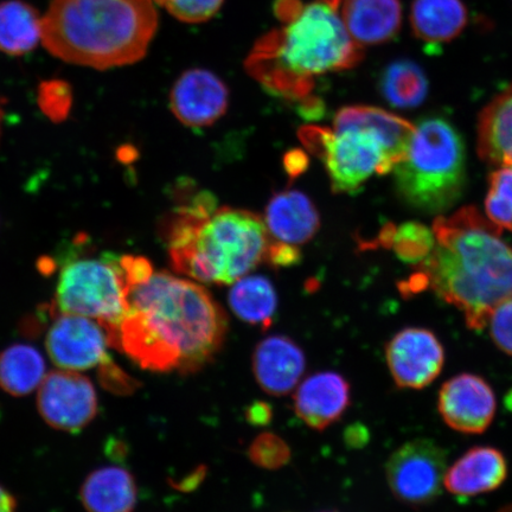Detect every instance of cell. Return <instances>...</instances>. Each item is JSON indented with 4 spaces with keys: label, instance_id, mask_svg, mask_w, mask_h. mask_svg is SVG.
Segmentation results:
<instances>
[{
    "label": "cell",
    "instance_id": "cell-25",
    "mask_svg": "<svg viewBox=\"0 0 512 512\" xmlns=\"http://www.w3.org/2000/svg\"><path fill=\"white\" fill-rule=\"evenodd\" d=\"M41 21L37 11L21 0L0 4V50L11 56L34 50L41 40Z\"/></svg>",
    "mask_w": 512,
    "mask_h": 512
},
{
    "label": "cell",
    "instance_id": "cell-5",
    "mask_svg": "<svg viewBox=\"0 0 512 512\" xmlns=\"http://www.w3.org/2000/svg\"><path fill=\"white\" fill-rule=\"evenodd\" d=\"M157 28L152 0H53L41 40L63 61L105 70L142 60Z\"/></svg>",
    "mask_w": 512,
    "mask_h": 512
},
{
    "label": "cell",
    "instance_id": "cell-33",
    "mask_svg": "<svg viewBox=\"0 0 512 512\" xmlns=\"http://www.w3.org/2000/svg\"><path fill=\"white\" fill-rule=\"evenodd\" d=\"M100 380L102 386L117 394H131L139 384L128 376L125 371L117 366L112 360H108L100 366Z\"/></svg>",
    "mask_w": 512,
    "mask_h": 512
},
{
    "label": "cell",
    "instance_id": "cell-20",
    "mask_svg": "<svg viewBox=\"0 0 512 512\" xmlns=\"http://www.w3.org/2000/svg\"><path fill=\"white\" fill-rule=\"evenodd\" d=\"M477 150L485 163L512 168V83L479 114Z\"/></svg>",
    "mask_w": 512,
    "mask_h": 512
},
{
    "label": "cell",
    "instance_id": "cell-9",
    "mask_svg": "<svg viewBox=\"0 0 512 512\" xmlns=\"http://www.w3.org/2000/svg\"><path fill=\"white\" fill-rule=\"evenodd\" d=\"M446 470L443 447L430 439H414L390 456L386 477L398 501L419 508L437 501L443 491Z\"/></svg>",
    "mask_w": 512,
    "mask_h": 512
},
{
    "label": "cell",
    "instance_id": "cell-8",
    "mask_svg": "<svg viewBox=\"0 0 512 512\" xmlns=\"http://www.w3.org/2000/svg\"><path fill=\"white\" fill-rule=\"evenodd\" d=\"M130 285L120 258H78L63 266L51 309L96 320L113 347L128 311Z\"/></svg>",
    "mask_w": 512,
    "mask_h": 512
},
{
    "label": "cell",
    "instance_id": "cell-15",
    "mask_svg": "<svg viewBox=\"0 0 512 512\" xmlns=\"http://www.w3.org/2000/svg\"><path fill=\"white\" fill-rule=\"evenodd\" d=\"M351 402L350 384L335 371L313 374L298 384L294 412L316 431L334 425L347 412Z\"/></svg>",
    "mask_w": 512,
    "mask_h": 512
},
{
    "label": "cell",
    "instance_id": "cell-13",
    "mask_svg": "<svg viewBox=\"0 0 512 512\" xmlns=\"http://www.w3.org/2000/svg\"><path fill=\"white\" fill-rule=\"evenodd\" d=\"M438 411L452 430L482 434L495 419L497 399L494 389L482 376L463 373L441 386Z\"/></svg>",
    "mask_w": 512,
    "mask_h": 512
},
{
    "label": "cell",
    "instance_id": "cell-1",
    "mask_svg": "<svg viewBox=\"0 0 512 512\" xmlns=\"http://www.w3.org/2000/svg\"><path fill=\"white\" fill-rule=\"evenodd\" d=\"M227 331L226 312L207 288L153 272L130 288L113 347L145 370L191 375L215 360Z\"/></svg>",
    "mask_w": 512,
    "mask_h": 512
},
{
    "label": "cell",
    "instance_id": "cell-30",
    "mask_svg": "<svg viewBox=\"0 0 512 512\" xmlns=\"http://www.w3.org/2000/svg\"><path fill=\"white\" fill-rule=\"evenodd\" d=\"M73 93L67 82L50 80L38 88V106L54 123L66 120L72 108Z\"/></svg>",
    "mask_w": 512,
    "mask_h": 512
},
{
    "label": "cell",
    "instance_id": "cell-16",
    "mask_svg": "<svg viewBox=\"0 0 512 512\" xmlns=\"http://www.w3.org/2000/svg\"><path fill=\"white\" fill-rule=\"evenodd\" d=\"M253 373L264 392L273 396L290 394L298 387L306 368L305 355L286 336H270L254 350Z\"/></svg>",
    "mask_w": 512,
    "mask_h": 512
},
{
    "label": "cell",
    "instance_id": "cell-31",
    "mask_svg": "<svg viewBox=\"0 0 512 512\" xmlns=\"http://www.w3.org/2000/svg\"><path fill=\"white\" fill-rule=\"evenodd\" d=\"M155 2L179 21L187 23L208 21L217 14L223 4V0H155Z\"/></svg>",
    "mask_w": 512,
    "mask_h": 512
},
{
    "label": "cell",
    "instance_id": "cell-6",
    "mask_svg": "<svg viewBox=\"0 0 512 512\" xmlns=\"http://www.w3.org/2000/svg\"><path fill=\"white\" fill-rule=\"evenodd\" d=\"M334 123V131L307 126L299 134L323 160L337 194H355L371 177L392 172L415 131L411 121L373 106L343 107Z\"/></svg>",
    "mask_w": 512,
    "mask_h": 512
},
{
    "label": "cell",
    "instance_id": "cell-29",
    "mask_svg": "<svg viewBox=\"0 0 512 512\" xmlns=\"http://www.w3.org/2000/svg\"><path fill=\"white\" fill-rule=\"evenodd\" d=\"M248 457L261 469L278 470L290 462L291 448L279 435L265 432L252 441Z\"/></svg>",
    "mask_w": 512,
    "mask_h": 512
},
{
    "label": "cell",
    "instance_id": "cell-2",
    "mask_svg": "<svg viewBox=\"0 0 512 512\" xmlns=\"http://www.w3.org/2000/svg\"><path fill=\"white\" fill-rule=\"evenodd\" d=\"M432 253L401 290H431L463 313L467 328L483 330L491 312L512 297V248L502 229L475 207L438 216Z\"/></svg>",
    "mask_w": 512,
    "mask_h": 512
},
{
    "label": "cell",
    "instance_id": "cell-19",
    "mask_svg": "<svg viewBox=\"0 0 512 512\" xmlns=\"http://www.w3.org/2000/svg\"><path fill=\"white\" fill-rule=\"evenodd\" d=\"M265 223L274 241L293 247L309 242L320 227L315 204L298 190L274 195L267 204Z\"/></svg>",
    "mask_w": 512,
    "mask_h": 512
},
{
    "label": "cell",
    "instance_id": "cell-22",
    "mask_svg": "<svg viewBox=\"0 0 512 512\" xmlns=\"http://www.w3.org/2000/svg\"><path fill=\"white\" fill-rule=\"evenodd\" d=\"M467 23L462 0H414L411 24L414 35L426 43H445L460 35Z\"/></svg>",
    "mask_w": 512,
    "mask_h": 512
},
{
    "label": "cell",
    "instance_id": "cell-21",
    "mask_svg": "<svg viewBox=\"0 0 512 512\" xmlns=\"http://www.w3.org/2000/svg\"><path fill=\"white\" fill-rule=\"evenodd\" d=\"M80 497L87 512H132L138 489L136 480L126 469L107 466L86 478Z\"/></svg>",
    "mask_w": 512,
    "mask_h": 512
},
{
    "label": "cell",
    "instance_id": "cell-12",
    "mask_svg": "<svg viewBox=\"0 0 512 512\" xmlns=\"http://www.w3.org/2000/svg\"><path fill=\"white\" fill-rule=\"evenodd\" d=\"M389 373L401 389H424L443 371L445 349L433 331L406 328L395 334L387 344Z\"/></svg>",
    "mask_w": 512,
    "mask_h": 512
},
{
    "label": "cell",
    "instance_id": "cell-32",
    "mask_svg": "<svg viewBox=\"0 0 512 512\" xmlns=\"http://www.w3.org/2000/svg\"><path fill=\"white\" fill-rule=\"evenodd\" d=\"M486 328H489L496 347L512 356V297L491 312Z\"/></svg>",
    "mask_w": 512,
    "mask_h": 512
},
{
    "label": "cell",
    "instance_id": "cell-10",
    "mask_svg": "<svg viewBox=\"0 0 512 512\" xmlns=\"http://www.w3.org/2000/svg\"><path fill=\"white\" fill-rule=\"evenodd\" d=\"M37 407L50 427L79 433L98 414V394L91 380L76 371H51L38 390Z\"/></svg>",
    "mask_w": 512,
    "mask_h": 512
},
{
    "label": "cell",
    "instance_id": "cell-36",
    "mask_svg": "<svg viewBox=\"0 0 512 512\" xmlns=\"http://www.w3.org/2000/svg\"><path fill=\"white\" fill-rule=\"evenodd\" d=\"M4 111L2 101H0V136H2V123H3Z\"/></svg>",
    "mask_w": 512,
    "mask_h": 512
},
{
    "label": "cell",
    "instance_id": "cell-24",
    "mask_svg": "<svg viewBox=\"0 0 512 512\" xmlns=\"http://www.w3.org/2000/svg\"><path fill=\"white\" fill-rule=\"evenodd\" d=\"M46 375V362L31 345H11L0 355V387L12 396L18 398L34 392Z\"/></svg>",
    "mask_w": 512,
    "mask_h": 512
},
{
    "label": "cell",
    "instance_id": "cell-38",
    "mask_svg": "<svg viewBox=\"0 0 512 512\" xmlns=\"http://www.w3.org/2000/svg\"><path fill=\"white\" fill-rule=\"evenodd\" d=\"M501 512H512V505H511V507L505 508Z\"/></svg>",
    "mask_w": 512,
    "mask_h": 512
},
{
    "label": "cell",
    "instance_id": "cell-14",
    "mask_svg": "<svg viewBox=\"0 0 512 512\" xmlns=\"http://www.w3.org/2000/svg\"><path fill=\"white\" fill-rule=\"evenodd\" d=\"M228 102L226 85L206 69H190L182 74L170 95L172 113L189 127L215 124L226 113Z\"/></svg>",
    "mask_w": 512,
    "mask_h": 512
},
{
    "label": "cell",
    "instance_id": "cell-27",
    "mask_svg": "<svg viewBox=\"0 0 512 512\" xmlns=\"http://www.w3.org/2000/svg\"><path fill=\"white\" fill-rule=\"evenodd\" d=\"M381 241L383 245L393 248L402 260L418 265L430 256L435 245L433 230L419 223L384 229Z\"/></svg>",
    "mask_w": 512,
    "mask_h": 512
},
{
    "label": "cell",
    "instance_id": "cell-26",
    "mask_svg": "<svg viewBox=\"0 0 512 512\" xmlns=\"http://www.w3.org/2000/svg\"><path fill=\"white\" fill-rule=\"evenodd\" d=\"M380 89L390 105L413 108L424 102L428 82L422 69L412 61H396L382 74Z\"/></svg>",
    "mask_w": 512,
    "mask_h": 512
},
{
    "label": "cell",
    "instance_id": "cell-4",
    "mask_svg": "<svg viewBox=\"0 0 512 512\" xmlns=\"http://www.w3.org/2000/svg\"><path fill=\"white\" fill-rule=\"evenodd\" d=\"M362 49L338 9L319 0L296 9L283 28L256 43L247 69L273 93L305 104L317 76L355 67Z\"/></svg>",
    "mask_w": 512,
    "mask_h": 512
},
{
    "label": "cell",
    "instance_id": "cell-28",
    "mask_svg": "<svg viewBox=\"0 0 512 512\" xmlns=\"http://www.w3.org/2000/svg\"><path fill=\"white\" fill-rule=\"evenodd\" d=\"M485 214L498 228L512 232V168L503 166L491 172Z\"/></svg>",
    "mask_w": 512,
    "mask_h": 512
},
{
    "label": "cell",
    "instance_id": "cell-37",
    "mask_svg": "<svg viewBox=\"0 0 512 512\" xmlns=\"http://www.w3.org/2000/svg\"><path fill=\"white\" fill-rule=\"evenodd\" d=\"M325 2L330 3L332 6H335L336 9H338V5L342 2V0H325Z\"/></svg>",
    "mask_w": 512,
    "mask_h": 512
},
{
    "label": "cell",
    "instance_id": "cell-35",
    "mask_svg": "<svg viewBox=\"0 0 512 512\" xmlns=\"http://www.w3.org/2000/svg\"><path fill=\"white\" fill-rule=\"evenodd\" d=\"M0 512H17L15 497L2 485H0Z\"/></svg>",
    "mask_w": 512,
    "mask_h": 512
},
{
    "label": "cell",
    "instance_id": "cell-23",
    "mask_svg": "<svg viewBox=\"0 0 512 512\" xmlns=\"http://www.w3.org/2000/svg\"><path fill=\"white\" fill-rule=\"evenodd\" d=\"M229 305L243 322L268 329L278 309V296L270 280L253 275L236 281L229 292Z\"/></svg>",
    "mask_w": 512,
    "mask_h": 512
},
{
    "label": "cell",
    "instance_id": "cell-7",
    "mask_svg": "<svg viewBox=\"0 0 512 512\" xmlns=\"http://www.w3.org/2000/svg\"><path fill=\"white\" fill-rule=\"evenodd\" d=\"M395 190L409 208L443 216L456 206L466 183V151L457 128L443 118L415 125L406 157L395 166Z\"/></svg>",
    "mask_w": 512,
    "mask_h": 512
},
{
    "label": "cell",
    "instance_id": "cell-11",
    "mask_svg": "<svg viewBox=\"0 0 512 512\" xmlns=\"http://www.w3.org/2000/svg\"><path fill=\"white\" fill-rule=\"evenodd\" d=\"M54 323L47 335L46 347L56 367L85 371L111 360L107 332L96 320L50 309Z\"/></svg>",
    "mask_w": 512,
    "mask_h": 512
},
{
    "label": "cell",
    "instance_id": "cell-39",
    "mask_svg": "<svg viewBox=\"0 0 512 512\" xmlns=\"http://www.w3.org/2000/svg\"><path fill=\"white\" fill-rule=\"evenodd\" d=\"M329 512H331V511H329Z\"/></svg>",
    "mask_w": 512,
    "mask_h": 512
},
{
    "label": "cell",
    "instance_id": "cell-18",
    "mask_svg": "<svg viewBox=\"0 0 512 512\" xmlns=\"http://www.w3.org/2000/svg\"><path fill=\"white\" fill-rule=\"evenodd\" d=\"M339 9L352 40L362 48L388 42L400 31V0H342Z\"/></svg>",
    "mask_w": 512,
    "mask_h": 512
},
{
    "label": "cell",
    "instance_id": "cell-3",
    "mask_svg": "<svg viewBox=\"0 0 512 512\" xmlns=\"http://www.w3.org/2000/svg\"><path fill=\"white\" fill-rule=\"evenodd\" d=\"M163 236L178 273L217 285L234 284L268 261L273 243L258 215L220 208L209 191L198 192L172 211Z\"/></svg>",
    "mask_w": 512,
    "mask_h": 512
},
{
    "label": "cell",
    "instance_id": "cell-17",
    "mask_svg": "<svg viewBox=\"0 0 512 512\" xmlns=\"http://www.w3.org/2000/svg\"><path fill=\"white\" fill-rule=\"evenodd\" d=\"M508 462L502 451L476 446L467 451L445 473V489L453 496L475 497L495 491L508 477Z\"/></svg>",
    "mask_w": 512,
    "mask_h": 512
},
{
    "label": "cell",
    "instance_id": "cell-34",
    "mask_svg": "<svg viewBox=\"0 0 512 512\" xmlns=\"http://www.w3.org/2000/svg\"><path fill=\"white\" fill-rule=\"evenodd\" d=\"M247 420L255 426H265L272 420V409L265 402H254L247 409Z\"/></svg>",
    "mask_w": 512,
    "mask_h": 512
}]
</instances>
